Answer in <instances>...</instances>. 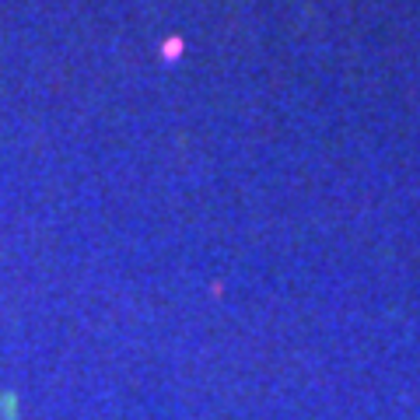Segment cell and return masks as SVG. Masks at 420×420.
Returning a JSON list of instances; mask_svg holds the SVG:
<instances>
[{"label": "cell", "instance_id": "1", "mask_svg": "<svg viewBox=\"0 0 420 420\" xmlns=\"http://www.w3.org/2000/svg\"><path fill=\"white\" fill-rule=\"evenodd\" d=\"M0 420H14V417H11V413H7V410H0Z\"/></svg>", "mask_w": 420, "mask_h": 420}]
</instances>
